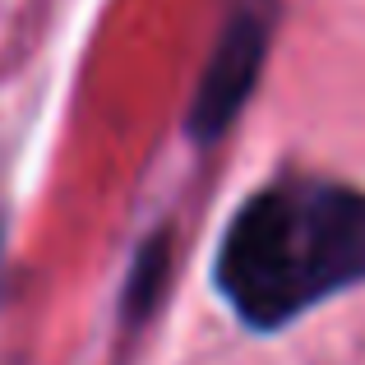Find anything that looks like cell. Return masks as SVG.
<instances>
[{
	"instance_id": "3",
	"label": "cell",
	"mask_w": 365,
	"mask_h": 365,
	"mask_svg": "<svg viewBox=\"0 0 365 365\" xmlns=\"http://www.w3.org/2000/svg\"><path fill=\"white\" fill-rule=\"evenodd\" d=\"M0 287H5V213H0Z\"/></svg>"
},
{
	"instance_id": "1",
	"label": "cell",
	"mask_w": 365,
	"mask_h": 365,
	"mask_svg": "<svg viewBox=\"0 0 365 365\" xmlns=\"http://www.w3.org/2000/svg\"><path fill=\"white\" fill-rule=\"evenodd\" d=\"M213 282L250 329H282L365 282V190L319 176L264 185L227 222Z\"/></svg>"
},
{
	"instance_id": "2",
	"label": "cell",
	"mask_w": 365,
	"mask_h": 365,
	"mask_svg": "<svg viewBox=\"0 0 365 365\" xmlns=\"http://www.w3.org/2000/svg\"><path fill=\"white\" fill-rule=\"evenodd\" d=\"M268 37H273V9L264 0H241L232 9V19L222 24L208 56L204 74H199L195 102H190V134L199 143L222 139L241 116L245 98L255 93L259 70L268 61Z\"/></svg>"
}]
</instances>
